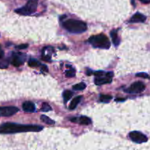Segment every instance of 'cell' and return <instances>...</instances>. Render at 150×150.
Segmentation results:
<instances>
[{
  "instance_id": "25",
  "label": "cell",
  "mask_w": 150,
  "mask_h": 150,
  "mask_svg": "<svg viewBox=\"0 0 150 150\" xmlns=\"http://www.w3.org/2000/svg\"><path fill=\"white\" fill-rule=\"evenodd\" d=\"M40 69L42 70H43V71L48 72V67H47L46 65H44V64H42V65L40 66Z\"/></svg>"
},
{
  "instance_id": "14",
  "label": "cell",
  "mask_w": 150,
  "mask_h": 150,
  "mask_svg": "<svg viewBox=\"0 0 150 150\" xmlns=\"http://www.w3.org/2000/svg\"><path fill=\"white\" fill-rule=\"evenodd\" d=\"M81 98L82 96H78L76 97V98H74V99L71 101V103H70L69 108H70V110L75 109V108L78 106V105H79V103H80V101L81 100Z\"/></svg>"
},
{
  "instance_id": "5",
  "label": "cell",
  "mask_w": 150,
  "mask_h": 150,
  "mask_svg": "<svg viewBox=\"0 0 150 150\" xmlns=\"http://www.w3.org/2000/svg\"><path fill=\"white\" fill-rule=\"evenodd\" d=\"M26 56L25 54L21 52L13 53L12 54L11 59H10V62L15 67H20L24 63V62L26 61Z\"/></svg>"
},
{
  "instance_id": "3",
  "label": "cell",
  "mask_w": 150,
  "mask_h": 150,
  "mask_svg": "<svg viewBox=\"0 0 150 150\" xmlns=\"http://www.w3.org/2000/svg\"><path fill=\"white\" fill-rule=\"evenodd\" d=\"M89 42L95 48H103V49H108L111 45V42L108 38L103 34H99L90 37L89 39Z\"/></svg>"
},
{
  "instance_id": "7",
  "label": "cell",
  "mask_w": 150,
  "mask_h": 150,
  "mask_svg": "<svg viewBox=\"0 0 150 150\" xmlns=\"http://www.w3.org/2000/svg\"><path fill=\"white\" fill-rule=\"evenodd\" d=\"M145 84L142 81H136L133 83L128 89H125V92L127 93H133L138 94L141 93L145 89Z\"/></svg>"
},
{
  "instance_id": "22",
  "label": "cell",
  "mask_w": 150,
  "mask_h": 150,
  "mask_svg": "<svg viewBox=\"0 0 150 150\" xmlns=\"http://www.w3.org/2000/svg\"><path fill=\"white\" fill-rule=\"evenodd\" d=\"M51 110H52L51 107L48 105L46 103H43L42 104V106H41V111H44V112H46V111H50Z\"/></svg>"
},
{
  "instance_id": "28",
  "label": "cell",
  "mask_w": 150,
  "mask_h": 150,
  "mask_svg": "<svg viewBox=\"0 0 150 150\" xmlns=\"http://www.w3.org/2000/svg\"><path fill=\"white\" fill-rule=\"evenodd\" d=\"M124 100H125V99H122V98H117V99H116V101H117V102H119V101L122 102V101Z\"/></svg>"
},
{
  "instance_id": "10",
  "label": "cell",
  "mask_w": 150,
  "mask_h": 150,
  "mask_svg": "<svg viewBox=\"0 0 150 150\" xmlns=\"http://www.w3.org/2000/svg\"><path fill=\"white\" fill-rule=\"evenodd\" d=\"M146 17L144 15L140 13H136L133 15L131 18L129 20L130 23H144L146 21Z\"/></svg>"
},
{
  "instance_id": "17",
  "label": "cell",
  "mask_w": 150,
  "mask_h": 150,
  "mask_svg": "<svg viewBox=\"0 0 150 150\" xmlns=\"http://www.w3.org/2000/svg\"><path fill=\"white\" fill-rule=\"evenodd\" d=\"M28 65L31 67H37L41 66L40 63L36 59H30L28 62Z\"/></svg>"
},
{
  "instance_id": "27",
  "label": "cell",
  "mask_w": 150,
  "mask_h": 150,
  "mask_svg": "<svg viewBox=\"0 0 150 150\" xmlns=\"http://www.w3.org/2000/svg\"><path fill=\"white\" fill-rule=\"evenodd\" d=\"M142 3H144V4H147V3H150V0H140Z\"/></svg>"
},
{
  "instance_id": "20",
  "label": "cell",
  "mask_w": 150,
  "mask_h": 150,
  "mask_svg": "<svg viewBox=\"0 0 150 150\" xmlns=\"http://www.w3.org/2000/svg\"><path fill=\"white\" fill-rule=\"evenodd\" d=\"M112 99V96L109 95H101L100 96V100L103 103L109 102Z\"/></svg>"
},
{
  "instance_id": "16",
  "label": "cell",
  "mask_w": 150,
  "mask_h": 150,
  "mask_svg": "<svg viewBox=\"0 0 150 150\" xmlns=\"http://www.w3.org/2000/svg\"><path fill=\"white\" fill-rule=\"evenodd\" d=\"M73 93L70 90H65L63 93V98H64V102H67L68 100H70V98L73 97Z\"/></svg>"
},
{
  "instance_id": "21",
  "label": "cell",
  "mask_w": 150,
  "mask_h": 150,
  "mask_svg": "<svg viewBox=\"0 0 150 150\" xmlns=\"http://www.w3.org/2000/svg\"><path fill=\"white\" fill-rule=\"evenodd\" d=\"M76 70H75L74 68H71L65 72V76L68 78L74 77V76H76Z\"/></svg>"
},
{
  "instance_id": "15",
  "label": "cell",
  "mask_w": 150,
  "mask_h": 150,
  "mask_svg": "<svg viewBox=\"0 0 150 150\" xmlns=\"http://www.w3.org/2000/svg\"><path fill=\"white\" fill-rule=\"evenodd\" d=\"M40 120H42L43 122L46 123L47 125H53L55 124V122H54V120H51V119H50L48 117H47V116L42 115L40 117Z\"/></svg>"
},
{
  "instance_id": "1",
  "label": "cell",
  "mask_w": 150,
  "mask_h": 150,
  "mask_svg": "<svg viewBox=\"0 0 150 150\" xmlns=\"http://www.w3.org/2000/svg\"><path fill=\"white\" fill-rule=\"evenodd\" d=\"M43 127L40 125H20L16 123L7 122L0 125V133L1 134H13L17 133L24 132H39Z\"/></svg>"
},
{
  "instance_id": "12",
  "label": "cell",
  "mask_w": 150,
  "mask_h": 150,
  "mask_svg": "<svg viewBox=\"0 0 150 150\" xmlns=\"http://www.w3.org/2000/svg\"><path fill=\"white\" fill-rule=\"evenodd\" d=\"M23 110L26 112H34L35 111V105L31 101H26L22 105Z\"/></svg>"
},
{
  "instance_id": "2",
  "label": "cell",
  "mask_w": 150,
  "mask_h": 150,
  "mask_svg": "<svg viewBox=\"0 0 150 150\" xmlns=\"http://www.w3.org/2000/svg\"><path fill=\"white\" fill-rule=\"evenodd\" d=\"M63 26L66 30L74 34L82 33L87 29L86 23L76 19H69L63 22Z\"/></svg>"
},
{
  "instance_id": "13",
  "label": "cell",
  "mask_w": 150,
  "mask_h": 150,
  "mask_svg": "<svg viewBox=\"0 0 150 150\" xmlns=\"http://www.w3.org/2000/svg\"><path fill=\"white\" fill-rule=\"evenodd\" d=\"M111 39H112L113 41V43L114 44L115 46H117L119 45L120 42V38L118 36V34H117V30H113L111 32Z\"/></svg>"
},
{
  "instance_id": "26",
  "label": "cell",
  "mask_w": 150,
  "mask_h": 150,
  "mask_svg": "<svg viewBox=\"0 0 150 150\" xmlns=\"http://www.w3.org/2000/svg\"><path fill=\"white\" fill-rule=\"evenodd\" d=\"M4 51H3V50L1 49V46H0V59L3 58V57H4Z\"/></svg>"
},
{
  "instance_id": "19",
  "label": "cell",
  "mask_w": 150,
  "mask_h": 150,
  "mask_svg": "<svg viewBox=\"0 0 150 150\" xmlns=\"http://www.w3.org/2000/svg\"><path fill=\"white\" fill-rule=\"evenodd\" d=\"M86 84H85L83 82H81V83H77V84L74 85V86H73V89L76 91H81V90H83V89L86 88Z\"/></svg>"
},
{
  "instance_id": "6",
  "label": "cell",
  "mask_w": 150,
  "mask_h": 150,
  "mask_svg": "<svg viewBox=\"0 0 150 150\" xmlns=\"http://www.w3.org/2000/svg\"><path fill=\"white\" fill-rule=\"evenodd\" d=\"M113 76H114V73L112 72H108V73H105L103 76H97L95 79V84L101 86V85L111 83Z\"/></svg>"
},
{
  "instance_id": "23",
  "label": "cell",
  "mask_w": 150,
  "mask_h": 150,
  "mask_svg": "<svg viewBox=\"0 0 150 150\" xmlns=\"http://www.w3.org/2000/svg\"><path fill=\"white\" fill-rule=\"evenodd\" d=\"M136 76L137 77H140V78H143V79H150V76L147 73H139L136 74Z\"/></svg>"
},
{
  "instance_id": "4",
  "label": "cell",
  "mask_w": 150,
  "mask_h": 150,
  "mask_svg": "<svg viewBox=\"0 0 150 150\" xmlns=\"http://www.w3.org/2000/svg\"><path fill=\"white\" fill-rule=\"evenodd\" d=\"M38 5V0H29L26 5L15 10L16 13L22 16L32 15L37 10Z\"/></svg>"
},
{
  "instance_id": "18",
  "label": "cell",
  "mask_w": 150,
  "mask_h": 150,
  "mask_svg": "<svg viewBox=\"0 0 150 150\" xmlns=\"http://www.w3.org/2000/svg\"><path fill=\"white\" fill-rule=\"evenodd\" d=\"M9 66V60L5 58L0 59V68L1 69H5L8 67Z\"/></svg>"
},
{
  "instance_id": "24",
  "label": "cell",
  "mask_w": 150,
  "mask_h": 150,
  "mask_svg": "<svg viewBox=\"0 0 150 150\" xmlns=\"http://www.w3.org/2000/svg\"><path fill=\"white\" fill-rule=\"evenodd\" d=\"M28 47V45L27 44H23V45H18V46H16V48H18V49H25V48H26Z\"/></svg>"
},
{
  "instance_id": "11",
  "label": "cell",
  "mask_w": 150,
  "mask_h": 150,
  "mask_svg": "<svg viewBox=\"0 0 150 150\" xmlns=\"http://www.w3.org/2000/svg\"><path fill=\"white\" fill-rule=\"evenodd\" d=\"M70 120L73 122H78L81 125H90L92 123V120L89 117H85V116H82V117H79V119L73 118Z\"/></svg>"
},
{
  "instance_id": "8",
  "label": "cell",
  "mask_w": 150,
  "mask_h": 150,
  "mask_svg": "<svg viewBox=\"0 0 150 150\" xmlns=\"http://www.w3.org/2000/svg\"><path fill=\"white\" fill-rule=\"evenodd\" d=\"M129 137L130 138L132 141L135 143L142 144L147 142L148 139L144 134L139 131H133L130 132L129 134Z\"/></svg>"
},
{
  "instance_id": "9",
  "label": "cell",
  "mask_w": 150,
  "mask_h": 150,
  "mask_svg": "<svg viewBox=\"0 0 150 150\" xmlns=\"http://www.w3.org/2000/svg\"><path fill=\"white\" fill-rule=\"evenodd\" d=\"M18 111V108L15 106L0 107V117H10L16 114Z\"/></svg>"
}]
</instances>
